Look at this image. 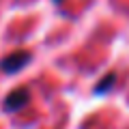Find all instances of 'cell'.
<instances>
[{
  "mask_svg": "<svg viewBox=\"0 0 129 129\" xmlns=\"http://www.w3.org/2000/svg\"><path fill=\"white\" fill-rule=\"evenodd\" d=\"M30 62V52L26 50H17L13 54H9L7 58L0 60V71L2 73H17L19 69H24Z\"/></svg>",
  "mask_w": 129,
  "mask_h": 129,
  "instance_id": "1",
  "label": "cell"
},
{
  "mask_svg": "<svg viewBox=\"0 0 129 129\" xmlns=\"http://www.w3.org/2000/svg\"><path fill=\"white\" fill-rule=\"evenodd\" d=\"M28 101H30V90L28 88H15L11 95H7L2 108H5V112H19Z\"/></svg>",
  "mask_w": 129,
  "mask_h": 129,
  "instance_id": "2",
  "label": "cell"
},
{
  "mask_svg": "<svg viewBox=\"0 0 129 129\" xmlns=\"http://www.w3.org/2000/svg\"><path fill=\"white\" fill-rule=\"evenodd\" d=\"M114 84H116V75H114V73H108L106 78H103L101 82L95 86V92H97V95H103V92H108Z\"/></svg>",
  "mask_w": 129,
  "mask_h": 129,
  "instance_id": "3",
  "label": "cell"
},
{
  "mask_svg": "<svg viewBox=\"0 0 129 129\" xmlns=\"http://www.w3.org/2000/svg\"><path fill=\"white\" fill-rule=\"evenodd\" d=\"M54 2H60V0H54Z\"/></svg>",
  "mask_w": 129,
  "mask_h": 129,
  "instance_id": "4",
  "label": "cell"
}]
</instances>
